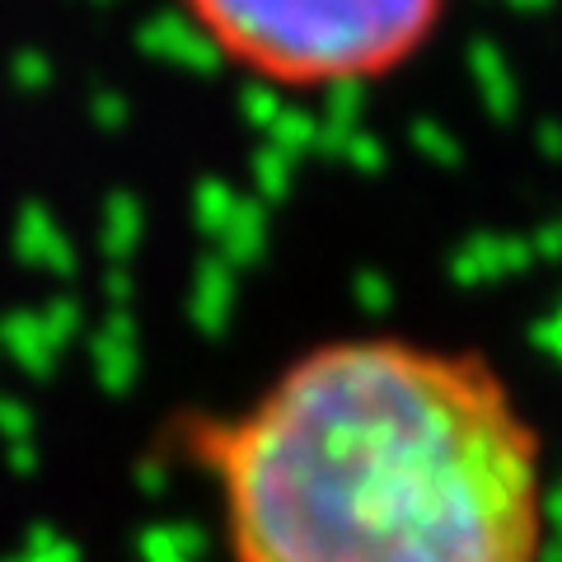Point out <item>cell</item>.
I'll use <instances>...</instances> for the list:
<instances>
[{
  "mask_svg": "<svg viewBox=\"0 0 562 562\" xmlns=\"http://www.w3.org/2000/svg\"><path fill=\"white\" fill-rule=\"evenodd\" d=\"M14 80H20V85H43V61L20 57V61H14Z\"/></svg>",
  "mask_w": 562,
  "mask_h": 562,
  "instance_id": "cell-3",
  "label": "cell"
},
{
  "mask_svg": "<svg viewBox=\"0 0 562 562\" xmlns=\"http://www.w3.org/2000/svg\"><path fill=\"white\" fill-rule=\"evenodd\" d=\"M235 562H543L549 446L473 347L310 342L231 417L198 422Z\"/></svg>",
  "mask_w": 562,
  "mask_h": 562,
  "instance_id": "cell-1",
  "label": "cell"
},
{
  "mask_svg": "<svg viewBox=\"0 0 562 562\" xmlns=\"http://www.w3.org/2000/svg\"><path fill=\"white\" fill-rule=\"evenodd\" d=\"M454 0H183L206 57L281 94H342L408 70Z\"/></svg>",
  "mask_w": 562,
  "mask_h": 562,
  "instance_id": "cell-2",
  "label": "cell"
},
{
  "mask_svg": "<svg viewBox=\"0 0 562 562\" xmlns=\"http://www.w3.org/2000/svg\"><path fill=\"white\" fill-rule=\"evenodd\" d=\"M0 427H5V431H24V408H20V403L0 398Z\"/></svg>",
  "mask_w": 562,
  "mask_h": 562,
  "instance_id": "cell-4",
  "label": "cell"
}]
</instances>
